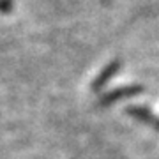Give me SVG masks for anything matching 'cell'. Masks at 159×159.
Masks as SVG:
<instances>
[{"mask_svg":"<svg viewBox=\"0 0 159 159\" xmlns=\"http://www.w3.org/2000/svg\"><path fill=\"white\" fill-rule=\"evenodd\" d=\"M120 69V64H119V60H113V62H110L108 66H106V67L102 69L101 73L97 74L96 76V80H94V81H92V90H101L102 87L106 85V83H108L110 80L113 78V74L117 73V71H119Z\"/></svg>","mask_w":159,"mask_h":159,"instance_id":"3","label":"cell"},{"mask_svg":"<svg viewBox=\"0 0 159 159\" xmlns=\"http://www.w3.org/2000/svg\"><path fill=\"white\" fill-rule=\"evenodd\" d=\"M142 92H143V87L142 85L117 87V89H113V90L101 94V97L97 99V106H99V108H106V106H110V104L120 101V99H127V97L138 96V94H142Z\"/></svg>","mask_w":159,"mask_h":159,"instance_id":"1","label":"cell"},{"mask_svg":"<svg viewBox=\"0 0 159 159\" xmlns=\"http://www.w3.org/2000/svg\"><path fill=\"white\" fill-rule=\"evenodd\" d=\"M125 113L131 115L133 119H136L138 122H142V124L159 131V117L150 108H147V106H143V104H131V106L125 108Z\"/></svg>","mask_w":159,"mask_h":159,"instance_id":"2","label":"cell"}]
</instances>
